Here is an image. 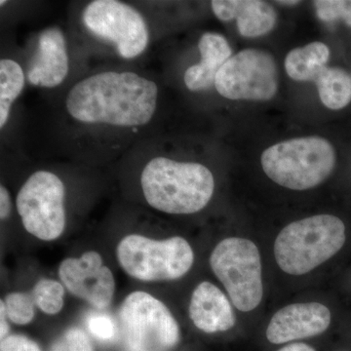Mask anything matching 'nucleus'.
<instances>
[{
    "label": "nucleus",
    "mask_w": 351,
    "mask_h": 351,
    "mask_svg": "<svg viewBox=\"0 0 351 351\" xmlns=\"http://www.w3.org/2000/svg\"><path fill=\"white\" fill-rule=\"evenodd\" d=\"M159 88L129 69H105L84 76L69 89L64 112L92 131H137L149 125L158 107Z\"/></svg>",
    "instance_id": "f257e3e1"
},
{
    "label": "nucleus",
    "mask_w": 351,
    "mask_h": 351,
    "mask_svg": "<svg viewBox=\"0 0 351 351\" xmlns=\"http://www.w3.org/2000/svg\"><path fill=\"white\" fill-rule=\"evenodd\" d=\"M141 188L147 204L171 215L197 213L215 191L211 171L203 164L152 157L141 173Z\"/></svg>",
    "instance_id": "f03ea898"
},
{
    "label": "nucleus",
    "mask_w": 351,
    "mask_h": 351,
    "mask_svg": "<svg viewBox=\"0 0 351 351\" xmlns=\"http://www.w3.org/2000/svg\"><path fill=\"white\" fill-rule=\"evenodd\" d=\"M346 242V226L332 215H316L285 226L274 243L279 267L302 276L331 258Z\"/></svg>",
    "instance_id": "7ed1b4c3"
},
{
    "label": "nucleus",
    "mask_w": 351,
    "mask_h": 351,
    "mask_svg": "<svg viewBox=\"0 0 351 351\" xmlns=\"http://www.w3.org/2000/svg\"><path fill=\"white\" fill-rule=\"evenodd\" d=\"M261 162L267 177L279 186L306 191L331 175L336 165V152L326 138H295L265 149Z\"/></svg>",
    "instance_id": "20e7f679"
},
{
    "label": "nucleus",
    "mask_w": 351,
    "mask_h": 351,
    "mask_svg": "<svg viewBox=\"0 0 351 351\" xmlns=\"http://www.w3.org/2000/svg\"><path fill=\"white\" fill-rule=\"evenodd\" d=\"M117 254L124 271L145 282L177 280L188 274L195 261L191 245L180 237L156 240L129 234L120 240Z\"/></svg>",
    "instance_id": "39448f33"
},
{
    "label": "nucleus",
    "mask_w": 351,
    "mask_h": 351,
    "mask_svg": "<svg viewBox=\"0 0 351 351\" xmlns=\"http://www.w3.org/2000/svg\"><path fill=\"white\" fill-rule=\"evenodd\" d=\"M83 29L107 44L124 60L137 59L147 49L149 25L137 8L119 0H94L82 12Z\"/></svg>",
    "instance_id": "423d86ee"
},
{
    "label": "nucleus",
    "mask_w": 351,
    "mask_h": 351,
    "mask_svg": "<svg viewBox=\"0 0 351 351\" xmlns=\"http://www.w3.org/2000/svg\"><path fill=\"white\" fill-rule=\"evenodd\" d=\"M210 265L237 309L248 313L260 304L263 293L262 262L258 247L251 240L223 239L212 252Z\"/></svg>",
    "instance_id": "0eeeda50"
},
{
    "label": "nucleus",
    "mask_w": 351,
    "mask_h": 351,
    "mask_svg": "<svg viewBox=\"0 0 351 351\" xmlns=\"http://www.w3.org/2000/svg\"><path fill=\"white\" fill-rule=\"evenodd\" d=\"M64 198L66 186L55 173L38 170L29 176L16 199L25 230L43 241L59 239L66 228Z\"/></svg>",
    "instance_id": "6e6552de"
},
{
    "label": "nucleus",
    "mask_w": 351,
    "mask_h": 351,
    "mask_svg": "<svg viewBox=\"0 0 351 351\" xmlns=\"http://www.w3.org/2000/svg\"><path fill=\"white\" fill-rule=\"evenodd\" d=\"M120 326L132 351L168 350L180 341V329L169 308L154 295L136 291L119 309Z\"/></svg>",
    "instance_id": "1a4fd4ad"
},
{
    "label": "nucleus",
    "mask_w": 351,
    "mask_h": 351,
    "mask_svg": "<svg viewBox=\"0 0 351 351\" xmlns=\"http://www.w3.org/2000/svg\"><path fill=\"white\" fill-rule=\"evenodd\" d=\"M215 87L228 100L269 101L278 89L274 58L265 51L242 50L219 69Z\"/></svg>",
    "instance_id": "9d476101"
},
{
    "label": "nucleus",
    "mask_w": 351,
    "mask_h": 351,
    "mask_svg": "<svg viewBox=\"0 0 351 351\" xmlns=\"http://www.w3.org/2000/svg\"><path fill=\"white\" fill-rule=\"evenodd\" d=\"M58 274L71 294L95 308L103 311L112 304L114 277L98 252L88 251L80 258H64Z\"/></svg>",
    "instance_id": "9b49d317"
},
{
    "label": "nucleus",
    "mask_w": 351,
    "mask_h": 351,
    "mask_svg": "<svg viewBox=\"0 0 351 351\" xmlns=\"http://www.w3.org/2000/svg\"><path fill=\"white\" fill-rule=\"evenodd\" d=\"M69 73L68 43L59 27H49L38 34L36 51L25 69L27 82L32 86L56 88Z\"/></svg>",
    "instance_id": "f8f14e48"
},
{
    "label": "nucleus",
    "mask_w": 351,
    "mask_h": 351,
    "mask_svg": "<svg viewBox=\"0 0 351 351\" xmlns=\"http://www.w3.org/2000/svg\"><path fill=\"white\" fill-rule=\"evenodd\" d=\"M331 313L319 302L290 304L274 314L267 329V338L274 345L317 336L326 331Z\"/></svg>",
    "instance_id": "ddd939ff"
},
{
    "label": "nucleus",
    "mask_w": 351,
    "mask_h": 351,
    "mask_svg": "<svg viewBox=\"0 0 351 351\" xmlns=\"http://www.w3.org/2000/svg\"><path fill=\"white\" fill-rule=\"evenodd\" d=\"M211 6L219 20H237V29L244 38L265 36L276 24V11L261 0H215Z\"/></svg>",
    "instance_id": "4468645a"
},
{
    "label": "nucleus",
    "mask_w": 351,
    "mask_h": 351,
    "mask_svg": "<svg viewBox=\"0 0 351 351\" xmlns=\"http://www.w3.org/2000/svg\"><path fill=\"white\" fill-rule=\"evenodd\" d=\"M189 317L201 331L213 334L232 329L235 315L226 295L214 284L204 281L193 291Z\"/></svg>",
    "instance_id": "2eb2a0df"
},
{
    "label": "nucleus",
    "mask_w": 351,
    "mask_h": 351,
    "mask_svg": "<svg viewBox=\"0 0 351 351\" xmlns=\"http://www.w3.org/2000/svg\"><path fill=\"white\" fill-rule=\"evenodd\" d=\"M201 60L186 69L184 82L191 91L209 89L215 85L219 69L232 58V50L225 36L216 32H206L198 43Z\"/></svg>",
    "instance_id": "dca6fc26"
},
{
    "label": "nucleus",
    "mask_w": 351,
    "mask_h": 351,
    "mask_svg": "<svg viewBox=\"0 0 351 351\" xmlns=\"http://www.w3.org/2000/svg\"><path fill=\"white\" fill-rule=\"evenodd\" d=\"M329 58L330 49L326 44L315 41L290 51L286 56L285 69L295 82H315L326 68Z\"/></svg>",
    "instance_id": "f3484780"
},
{
    "label": "nucleus",
    "mask_w": 351,
    "mask_h": 351,
    "mask_svg": "<svg viewBox=\"0 0 351 351\" xmlns=\"http://www.w3.org/2000/svg\"><path fill=\"white\" fill-rule=\"evenodd\" d=\"M314 82L325 107L339 110L350 105L351 75L345 69L326 66Z\"/></svg>",
    "instance_id": "a211bd4d"
},
{
    "label": "nucleus",
    "mask_w": 351,
    "mask_h": 351,
    "mask_svg": "<svg viewBox=\"0 0 351 351\" xmlns=\"http://www.w3.org/2000/svg\"><path fill=\"white\" fill-rule=\"evenodd\" d=\"M25 71L12 59L0 60V129L3 130L15 101L27 83Z\"/></svg>",
    "instance_id": "6ab92c4d"
},
{
    "label": "nucleus",
    "mask_w": 351,
    "mask_h": 351,
    "mask_svg": "<svg viewBox=\"0 0 351 351\" xmlns=\"http://www.w3.org/2000/svg\"><path fill=\"white\" fill-rule=\"evenodd\" d=\"M31 294L36 306L44 313L54 315L63 309L64 289L53 279H40L32 288Z\"/></svg>",
    "instance_id": "aec40b11"
},
{
    "label": "nucleus",
    "mask_w": 351,
    "mask_h": 351,
    "mask_svg": "<svg viewBox=\"0 0 351 351\" xmlns=\"http://www.w3.org/2000/svg\"><path fill=\"white\" fill-rule=\"evenodd\" d=\"M8 319L16 325H27L36 315V302L31 293H10L4 300Z\"/></svg>",
    "instance_id": "412c9836"
},
{
    "label": "nucleus",
    "mask_w": 351,
    "mask_h": 351,
    "mask_svg": "<svg viewBox=\"0 0 351 351\" xmlns=\"http://www.w3.org/2000/svg\"><path fill=\"white\" fill-rule=\"evenodd\" d=\"M313 3L317 17L323 22L343 20L351 27V0H318Z\"/></svg>",
    "instance_id": "4be33fe9"
},
{
    "label": "nucleus",
    "mask_w": 351,
    "mask_h": 351,
    "mask_svg": "<svg viewBox=\"0 0 351 351\" xmlns=\"http://www.w3.org/2000/svg\"><path fill=\"white\" fill-rule=\"evenodd\" d=\"M51 351H93V348L82 330L71 328L53 343Z\"/></svg>",
    "instance_id": "5701e85b"
},
{
    "label": "nucleus",
    "mask_w": 351,
    "mask_h": 351,
    "mask_svg": "<svg viewBox=\"0 0 351 351\" xmlns=\"http://www.w3.org/2000/svg\"><path fill=\"white\" fill-rule=\"evenodd\" d=\"M90 332L100 341H112L117 334V327L110 316L105 314H95L87 321Z\"/></svg>",
    "instance_id": "b1692460"
},
{
    "label": "nucleus",
    "mask_w": 351,
    "mask_h": 351,
    "mask_svg": "<svg viewBox=\"0 0 351 351\" xmlns=\"http://www.w3.org/2000/svg\"><path fill=\"white\" fill-rule=\"evenodd\" d=\"M0 351H41L36 341L23 336V335H10L1 339Z\"/></svg>",
    "instance_id": "393cba45"
},
{
    "label": "nucleus",
    "mask_w": 351,
    "mask_h": 351,
    "mask_svg": "<svg viewBox=\"0 0 351 351\" xmlns=\"http://www.w3.org/2000/svg\"><path fill=\"white\" fill-rule=\"evenodd\" d=\"M12 211V201L8 189L1 184L0 186V219L1 221L8 219Z\"/></svg>",
    "instance_id": "a878e982"
},
{
    "label": "nucleus",
    "mask_w": 351,
    "mask_h": 351,
    "mask_svg": "<svg viewBox=\"0 0 351 351\" xmlns=\"http://www.w3.org/2000/svg\"><path fill=\"white\" fill-rule=\"evenodd\" d=\"M7 314L5 311V304L4 301L0 302V338L5 339L8 337L9 325L7 323Z\"/></svg>",
    "instance_id": "bb28decb"
},
{
    "label": "nucleus",
    "mask_w": 351,
    "mask_h": 351,
    "mask_svg": "<svg viewBox=\"0 0 351 351\" xmlns=\"http://www.w3.org/2000/svg\"><path fill=\"white\" fill-rule=\"evenodd\" d=\"M278 351H315L311 346L306 345V343H292L281 348Z\"/></svg>",
    "instance_id": "cd10ccee"
},
{
    "label": "nucleus",
    "mask_w": 351,
    "mask_h": 351,
    "mask_svg": "<svg viewBox=\"0 0 351 351\" xmlns=\"http://www.w3.org/2000/svg\"><path fill=\"white\" fill-rule=\"evenodd\" d=\"M278 3L284 4V5H295L300 3V1H278Z\"/></svg>",
    "instance_id": "c85d7f7f"
}]
</instances>
